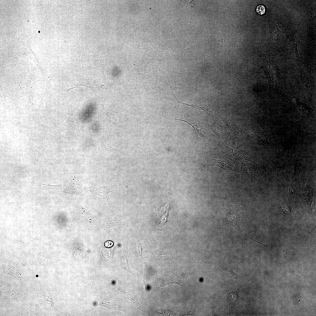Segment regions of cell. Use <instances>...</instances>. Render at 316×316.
Here are the masks:
<instances>
[{
	"instance_id": "10",
	"label": "cell",
	"mask_w": 316,
	"mask_h": 316,
	"mask_svg": "<svg viewBox=\"0 0 316 316\" xmlns=\"http://www.w3.org/2000/svg\"><path fill=\"white\" fill-rule=\"evenodd\" d=\"M99 146L102 149L111 152H116L117 150L113 148L108 143L106 139V135L102 136L97 142Z\"/></svg>"
},
{
	"instance_id": "6",
	"label": "cell",
	"mask_w": 316,
	"mask_h": 316,
	"mask_svg": "<svg viewBox=\"0 0 316 316\" xmlns=\"http://www.w3.org/2000/svg\"><path fill=\"white\" fill-rule=\"evenodd\" d=\"M176 120H179L183 121L190 125L194 128L195 131L196 139L199 140L203 139L207 140L206 138L208 136V131L200 125L197 126L194 123L190 122L187 121L183 120L176 119Z\"/></svg>"
},
{
	"instance_id": "17",
	"label": "cell",
	"mask_w": 316,
	"mask_h": 316,
	"mask_svg": "<svg viewBox=\"0 0 316 316\" xmlns=\"http://www.w3.org/2000/svg\"><path fill=\"white\" fill-rule=\"evenodd\" d=\"M296 193V190L294 188L292 185H291L290 186L288 194L291 197L294 199Z\"/></svg>"
},
{
	"instance_id": "4",
	"label": "cell",
	"mask_w": 316,
	"mask_h": 316,
	"mask_svg": "<svg viewBox=\"0 0 316 316\" xmlns=\"http://www.w3.org/2000/svg\"><path fill=\"white\" fill-rule=\"evenodd\" d=\"M84 188L90 191L94 198L98 200H107L109 193L110 192L109 189L104 186H94L86 187L83 186Z\"/></svg>"
},
{
	"instance_id": "5",
	"label": "cell",
	"mask_w": 316,
	"mask_h": 316,
	"mask_svg": "<svg viewBox=\"0 0 316 316\" xmlns=\"http://www.w3.org/2000/svg\"><path fill=\"white\" fill-rule=\"evenodd\" d=\"M242 164L241 169L245 174L257 181H260L266 185L269 186V184L268 183L260 176L255 168L252 167L247 164L243 163Z\"/></svg>"
},
{
	"instance_id": "9",
	"label": "cell",
	"mask_w": 316,
	"mask_h": 316,
	"mask_svg": "<svg viewBox=\"0 0 316 316\" xmlns=\"http://www.w3.org/2000/svg\"><path fill=\"white\" fill-rule=\"evenodd\" d=\"M68 119L69 126L71 129L78 133H80V130L78 121L72 109L69 111Z\"/></svg>"
},
{
	"instance_id": "8",
	"label": "cell",
	"mask_w": 316,
	"mask_h": 316,
	"mask_svg": "<svg viewBox=\"0 0 316 316\" xmlns=\"http://www.w3.org/2000/svg\"><path fill=\"white\" fill-rule=\"evenodd\" d=\"M225 148L226 151L231 157L238 160H247L256 164L254 162L249 159L248 157L241 152L232 148L226 145H225Z\"/></svg>"
},
{
	"instance_id": "18",
	"label": "cell",
	"mask_w": 316,
	"mask_h": 316,
	"mask_svg": "<svg viewBox=\"0 0 316 316\" xmlns=\"http://www.w3.org/2000/svg\"><path fill=\"white\" fill-rule=\"evenodd\" d=\"M230 293L232 295L231 297H230L229 296H228V297H231V298H233V299L232 298L231 299H229V300H230V303H231V302H232V303H235L236 300L237 299L236 296H235V294H234V295H233V294H232V293Z\"/></svg>"
},
{
	"instance_id": "3",
	"label": "cell",
	"mask_w": 316,
	"mask_h": 316,
	"mask_svg": "<svg viewBox=\"0 0 316 316\" xmlns=\"http://www.w3.org/2000/svg\"><path fill=\"white\" fill-rule=\"evenodd\" d=\"M204 166H216L221 168L230 174L233 170L234 165L230 160L227 159L216 160L206 157L202 163Z\"/></svg>"
},
{
	"instance_id": "1",
	"label": "cell",
	"mask_w": 316,
	"mask_h": 316,
	"mask_svg": "<svg viewBox=\"0 0 316 316\" xmlns=\"http://www.w3.org/2000/svg\"><path fill=\"white\" fill-rule=\"evenodd\" d=\"M78 178L74 173L70 178L59 184L51 185L43 184V189L50 193L64 192L73 195L79 194L80 192V185Z\"/></svg>"
},
{
	"instance_id": "7",
	"label": "cell",
	"mask_w": 316,
	"mask_h": 316,
	"mask_svg": "<svg viewBox=\"0 0 316 316\" xmlns=\"http://www.w3.org/2000/svg\"><path fill=\"white\" fill-rule=\"evenodd\" d=\"M172 284H177L186 287L185 283L181 280L180 277L176 273H171L166 276L163 281L162 286Z\"/></svg>"
},
{
	"instance_id": "19",
	"label": "cell",
	"mask_w": 316,
	"mask_h": 316,
	"mask_svg": "<svg viewBox=\"0 0 316 316\" xmlns=\"http://www.w3.org/2000/svg\"><path fill=\"white\" fill-rule=\"evenodd\" d=\"M194 311V308H193V306L192 305V307H191V309L188 312V313H187L185 315H186V316L191 315H192L193 313V312Z\"/></svg>"
},
{
	"instance_id": "11",
	"label": "cell",
	"mask_w": 316,
	"mask_h": 316,
	"mask_svg": "<svg viewBox=\"0 0 316 316\" xmlns=\"http://www.w3.org/2000/svg\"><path fill=\"white\" fill-rule=\"evenodd\" d=\"M310 79L306 77L303 78L302 81L308 96V97H311L312 96L314 87L312 81H310Z\"/></svg>"
},
{
	"instance_id": "12",
	"label": "cell",
	"mask_w": 316,
	"mask_h": 316,
	"mask_svg": "<svg viewBox=\"0 0 316 316\" xmlns=\"http://www.w3.org/2000/svg\"><path fill=\"white\" fill-rule=\"evenodd\" d=\"M222 271L224 274L229 277L233 279H241L240 276L233 272L232 270L225 267H224L221 266Z\"/></svg>"
},
{
	"instance_id": "14",
	"label": "cell",
	"mask_w": 316,
	"mask_h": 316,
	"mask_svg": "<svg viewBox=\"0 0 316 316\" xmlns=\"http://www.w3.org/2000/svg\"><path fill=\"white\" fill-rule=\"evenodd\" d=\"M278 204V207L281 211L286 214L291 215V210L288 205L282 203H279Z\"/></svg>"
},
{
	"instance_id": "16",
	"label": "cell",
	"mask_w": 316,
	"mask_h": 316,
	"mask_svg": "<svg viewBox=\"0 0 316 316\" xmlns=\"http://www.w3.org/2000/svg\"><path fill=\"white\" fill-rule=\"evenodd\" d=\"M256 10L257 13L262 15L264 14L265 12V7L263 5H259L257 7Z\"/></svg>"
},
{
	"instance_id": "2",
	"label": "cell",
	"mask_w": 316,
	"mask_h": 316,
	"mask_svg": "<svg viewBox=\"0 0 316 316\" xmlns=\"http://www.w3.org/2000/svg\"><path fill=\"white\" fill-rule=\"evenodd\" d=\"M243 208L240 205H228L226 206L225 212L215 220H221L225 224L231 225L241 232H244L240 225L241 219L245 212V211H242Z\"/></svg>"
},
{
	"instance_id": "15",
	"label": "cell",
	"mask_w": 316,
	"mask_h": 316,
	"mask_svg": "<svg viewBox=\"0 0 316 316\" xmlns=\"http://www.w3.org/2000/svg\"><path fill=\"white\" fill-rule=\"evenodd\" d=\"M97 111L98 112H99L101 114L106 116L109 118H110L111 116L114 113L119 112H115L112 111L110 110L109 109L104 107H100L98 110Z\"/></svg>"
},
{
	"instance_id": "13",
	"label": "cell",
	"mask_w": 316,
	"mask_h": 316,
	"mask_svg": "<svg viewBox=\"0 0 316 316\" xmlns=\"http://www.w3.org/2000/svg\"><path fill=\"white\" fill-rule=\"evenodd\" d=\"M200 100V99H199L198 102L196 105H190L184 103L182 102H181V103L183 104H185L186 105L199 108L202 110H204L205 111V112H206L212 118H213V119H214V114L212 112L210 109L207 107L206 104H205V106L202 107L198 106L197 105V104L199 102Z\"/></svg>"
}]
</instances>
